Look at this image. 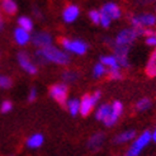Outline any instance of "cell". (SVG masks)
I'll return each mask as SVG.
<instances>
[{"label":"cell","mask_w":156,"mask_h":156,"mask_svg":"<svg viewBox=\"0 0 156 156\" xmlns=\"http://www.w3.org/2000/svg\"><path fill=\"white\" fill-rule=\"evenodd\" d=\"M36 58L41 64H56L60 66H65L70 64V55L65 50H61L53 44H50L47 47L43 48H37L36 51Z\"/></svg>","instance_id":"6da1fadb"},{"label":"cell","mask_w":156,"mask_h":156,"mask_svg":"<svg viewBox=\"0 0 156 156\" xmlns=\"http://www.w3.org/2000/svg\"><path fill=\"white\" fill-rule=\"evenodd\" d=\"M144 30L145 28H133V27L124 28L117 33V36L114 37V40H112L109 46L119 44V46H128V47H131L138 37L144 36Z\"/></svg>","instance_id":"7a4b0ae2"},{"label":"cell","mask_w":156,"mask_h":156,"mask_svg":"<svg viewBox=\"0 0 156 156\" xmlns=\"http://www.w3.org/2000/svg\"><path fill=\"white\" fill-rule=\"evenodd\" d=\"M60 44H61L62 50H65L69 53H74L76 56H83V55L88 52V48H89L87 42L83 40H77V38L61 37Z\"/></svg>","instance_id":"3957f363"},{"label":"cell","mask_w":156,"mask_h":156,"mask_svg":"<svg viewBox=\"0 0 156 156\" xmlns=\"http://www.w3.org/2000/svg\"><path fill=\"white\" fill-rule=\"evenodd\" d=\"M152 141V135L150 131H144L141 135L133 138V142L131 144V146L128 147V150L126 151L124 156H140L146 146Z\"/></svg>","instance_id":"277c9868"},{"label":"cell","mask_w":156,"mask_h":156,"mask_svg":"<svg viewBox=\"0 0 156 156\" xmlns=\"http://www.w3.org/2000/svg\"><path fill=\"white\" fill-rule=\"evenodd\" d=\"M129 23L133 28H152L156 24V15L152 13L132 14L129 17Z\"/></svg>","instance_id":"5b68a950"},{"label":"cell","mask_w":156,"mask_h":156,"mask_svg":"<svg viewBox=\"0 0 156 156\" xmlns=\"http://www.w3.org/2000/svg\"><path fill=\"white\" fill-rule=\"evenodd\" d=\"M100 95H102V93H100L99 90L95 91V93H93V94H85L83 97V99H81V102H80L79 113H81V115H84V117L89 115L93 109H94L95 104L99 102Z\"/></svg>","instance_id":"8992f818"},{"label":"cell","mask_w":156,"mask_h":156,"mask_svg":"<svg viewBox=\"0 0 156 156\" xmlns=\"http://www.w3.org/2000/svg\"><path fill=\"white\" fill-rule=\"evenodd\" d=\"M50 95L52 99H55L58 104L65 105L67 102V95H69V88L66 83L61 84H55L50 88Z\"/></svg>","instance_id":"52a82bcc"},{"label":"cell","mask_w":156,"mask_h":156,"mask_svg":"<svg viewBox=\"0 0 156 156\" xmlns=\"http://www.w3.org/2000/svg\"><path fill=\"white\" fill-rule=\"evenodd\" d=\"M17 60L19 66L24 70V71L29 75H36L38 73V67L34 64V61L30 58V56L26 52V51H20L17 55Z\"/></svg>","instance_id":"ba28073f"},{"label":"cell","mask_w":156,"mask_h":156,"mask_svg":"<svg viewBox=\"0 0 156 156\" xmlns=\"http://www.w3.org/2000/svg\"><path fill=\"white\" fill-rule=\"evenodd\" d=\"M80 17V8L76 4H67L61 13L62 22L66 24H73Z\"/></svg>","instance_id":"9c48e42d"},{"label":"cell","mask_w":156,"mask_h":156,"mask_svg":"<svg viewBox=\"0 0 156 156\" xmlns=\"http://www.w3.org/2000/svg\"><path fill=\"white\" fill-rule=\"evenodd\" d=\"M30 42H32L37 48H43L50 44H53V37L51 33L46 32V30H38V32L32 34Z\"/></svg>","instance_id":"30bf717a"},{"label":"cell","mask_w":156,"mask_h":156,"mask_svg":"<svg viewBox=\"0 0 156 156\" xmlns=\"http://www.w3.org/2000/svg\"><path fill=\"white\" fill-rule=\"evenodd\" d=\"M100 13L107 15L109 19L112 20H118L122 18V9L121 6L117 4V3H113V2H108V3H104L100 8Z\"/></svg>","instance_id":"8fae6325"},{"label":"cell","mask_w":156,"mask_h":156,"mask_svg":"<svg viewBox=\"0 0 156 156\" xmlns=\"http://www.w3.org/2000/svg\"><path fill=\"white\" fill-rule=\"evenodd\" d=\"M122 113H123V104L121 102H118V100H115V102L112 104L111 112H109V114L107 115V118L103 121V123L107 127H113L114 124L118 122Z\"/></svg>","instance_id":"7c38bea8"},{"label":"cell","mask_w":156,"mask_h":156,"mask_svg":"<svg viewBox=\"0 0 156 156\" xmlns=\"http://www.w3.org/2000/svg\"><path fill=\"white\" fill-rule=\"evenodd\" d=\"M13 38H14L15 43L20 46V47H23V46H27L30 42L32 34H30V32H28V30L23 29L20 27H17L13 30Z\"/></svg>","instance_id":"4fadbf2b"},{"label":"cell","mask_w":156,"mask_h":156,"mask_svg":"<svg viewBox=\"0 0 156 156\" xmlns=\"http://www.w3.org/2000/svg\"><path fill=\"white\" fill-rule=\"evenodd\" d=\"M104 140H105V135L103 132H98V133L93 135L89 141H88V149L90 151H98L102 149V146L104 144Z\"/></svg>","instance_id":"5bb4252c"},{"label":"cell","mask_w":156,"mask_h":156,"mask_svg":"<svg viewBox=\"0 0 156 156\" xmlns=\"http://www.w3.org/2000/svg\"><path fill=\"white\" fill-rule=\"evenodd\" d=\"M0 8L5 15L13 17L18 13V3L15 0H2L0 2Z\"/></svg>","instance_id":"9a60e30c"},{"label":"cell","mask_w":156,"mask_h":156,"mask_svg":"<svg viewBox=\"0 0 156 156\" xmlns=\"http://www.w3.org/2000/svg\"><path fill=\"white\" fill-rule=\"evenodd\" d=\"M136 137V131L135 129H128V131H124L121 132L119 135H117L114 138V144L117 145H123V144H127L129 141H133V138Z\"/></svg>","instance_id":"2e32d148"},{"label":"cell","mask_w":156,"mask_h":156,"mask_svg":"<svg viewBox=\"0 0 156 156\" xmlns=\"http://www.w3.org/2000/svg\"><path fill=\"white\" fill-rule=\"evenodd\" d=\"M17 23H18V27L28 30V32H30V33L33 32L34 22H33L32 17H28V15H20V17H18V19H17Z\"/></svg>","instance_id":"e0dca14e"},{"label":"cell","mask_w":156,"mask_h":156,"mask_svg":"<svg viewBox=\"0 0 156 156\" xmlns=\"http://www.w3.org/2000/svg\"><path fill=\"white\" fill-rule=\"evenodd\" d=\"M100 62L107 67V69H122L119 66V62L117 60L115 55H104L100 57Z\"/></svg>","instance_id":"ac0fdd59"},{"label":"cell","mask_w":156,"mask_h":156,"mask_svg":"<svg viewBox=\"0 0 156 156\" xmlns=\"http://www.w3.org/2000/svg\"><path fill=\"white\" fill-rule=\"evenodd\" d=\"M145 37V43L150 47H156V29L151 28H145L144 30V36Z\"/></svg>","instance_id":"d6986e66"},{"label":"cell","mask_w":156,"mask_h":156,"mask_svg":"<svg viewBox=\"0 0 156 156\" xmlns=\"http://www.w3.org/2000/svg\"><path fill=\"white\" fill-rule=\"evenodd\" d=\"M42 144H43V135L41 133H36L27 140V146L29 149H38V147L42 146Z\"/></svg>","instance_id":"ffe728a7"},{"label":"cell","mask_w":156,"mask_h":156,"mask_svg":"<svg viewBox=\"0 0 156 156\" xmlns=\"http://www.w3.org/2000/svg\"><path fill=\"white\" fill-rule=\"evenodd\" d=\"M111 109H112V104H102V105H99V108L97 109V113H95V118L98 121H104L107 118V115L109 114V112H111Z\"/></svg>","instance_id":"44dd1931"},{"label":"cell","mask_w":156,"mask_h":156,"mask_svg":"<svg viewBox=\"0 0 156 156\" xmlns=\"http://www.w3.org/2000/svg\"><path fill=\"white\" fill-rule=\"evenodd\" d=\"M151 107H152V100L150 98H141L135 105L137 112H146V111H149Z\"/></svg>","instance_id":"7402d4cb"},{"label":"cell","mask_w":156,"mask_h":156,"mask_svg":"<svg viewBox=\"0 0 156 156\" xmlns=\"http://www.w3.org/2000/svg\"><path fill=\"white\" fill-rule=\"evenodd\" d=\"M108 73V69L102 64V62H98V64L94 65V67H93V76L95 77V79H100V77L105 76Z\"/></svg>","instance_id":"603a6c76"},{"label":"cell","mask_w":156,"mask_h":156,"mask_svg":"<svg viewBox=\"0 0 156 156\" xmlns=\"http://www.w3.org/2000/svg\"><path fill=\"white\" fill-rule=\"evenodd\" d=\"M67 109L71 115H76L80 111V100L77 99H71L67 102Z\"/></svg>","instance_id":"cb8c5ba5"},{"label":"cell","mask_w":156,"mask_h":156,"mask_svg":"<svg viewBox=\"0 0 156 156\" xmlns=\"http://www.w3.org/2000/svg\"><path fill=\"white\" fill-rule=\"evenodd\" d=\"M107 75H108V79H109V80H113V81L122 80V79H123L122 69H108Z\"/></svg>","instance_id":"d4e9b609"},{"label":"cell","mask_w":156,"mask_h":156,"mask_svg":"<svg viewBox=\"0 0 156 156\" xmlns=\"http://www.w3.org/2000/svg\"><path fill=\"white\" fill-rule=\"evenodd\" d=\"M77 75L75 71H71V70H67V71H65L64 74H62V80H64V83L66 84H70V83H75L77 80Z\"/></svg>","instance_id":"484cf974"},{"label":"cell","mask_w":156,"mask_h":156,"mask_svg":"<svg viewBox=\"0 0 156 156\" xmlns=\"http://www.w3.org/2000/svg\"><path fill=\"white\" fill-rule=\"evenodd\" d=\"M88 17H89V19H90V22L93 23V24L99 26V23H100V10L99 9H91V10H89Z\"/></svg>","instance_id":"4316f807"},{"label":"cell","mask_w":156,"mask_h":156,"mask_svg":"<svg viewBox=\"0 0 156 156\" xmlns=\"http://www.w3.org/2000/svg\"><path fill=\"white\" fill-rule=\"evenodd\" d=\"M145 73L149 77H156V62H152V61H147V65H146V69H145Z\"/></svg>","instance_id":"83f0119b"},{"label":"cell","mask_w":156,"mask_h":156,"mask_svg":"<svg viewBox=\"0 0 156 156\" xmlns=\"http://www.w3.org/2000/svg\"><path fill=\"white\" fill-rule=\"evenodd\" d=\"M12 79L9 76H5V75H0V88L3 89H9L12 87Z\"/></svg>","instance_id":"f1b7e54d"},{"label":"cell","mask_w":156,"mask_h":156,"mask_svg":"<svg viewBox=\"0 0 156 156\" xmlns=\"http://www.w3.org/2000/svg\"><path fill=\"white\" fill-rule=\"evenodd\" d=\"M112 22L113 20L109 19L107 15L100 13V23H99V26H102L103 28H109V27H111V24H112Z\"/></svg>","instance_id":"f546056e"},{"label":"cell","mask_w":156,"mask_h":156,"mask_svg":"<svg viewBox=\"0 0 156 156\" xmlns=\"http://www.w3.org/2000/svg\"><path fill=\"white\" fill-rule=\"evenodd\" d=\"M12 108H13L12 102H9V100H5V102L2 103V107H0V112H2V113H8V112L12 111Z\"/></svg>","instance_id":"4dcf8cb0"},{"label":"cell","mask_w":156,"mask_h":156,"mask_svg":"<svg viewBox=\"0 0 156 156\" xmlns=\"http://www.w3.org/2000/svg\"><path fill=\"white\" fill-rule=\"evenodd\" d=\"M36 98H37V90H36V88H32L29 91V95H28V102H34Z\"/></svg>","instance_id":"1f68e13d"},{"label":"cell","mask_w":156,"mask_h":156,"mask_svg":"<svg viewBox=\"0 0 156 156\" xmlns=\"http://www.w3.org/2000/svg\"><path fill=\"white\" fill-rule=\"evenodd\" d=\"M5 27V19H4V13L0 8V32H3V29Z\"/></svg>","instance_id":"d6a6232c"},{"label":"cell","mask_w":156,"mask_h":156,"mask_svg":"<svg viewBox=\"0 0 156 156\" xmlns=\"http://www.w3.org/2000/svg\"><path fill=\"white\" fill-rule=\"evenodd\" d=\"M33 17H34V18H37V19H41V18L43 17L41 9H38L37 6H34V8H33Z\"/></svg>","instance_id":"836d02e7"},{"label":"cell","mask_w":156,"mask_h":156,"mask_svg":"<svg viewBox=\"0 0 156 156\" xmlns=\"http://www.w3.org/2000/svg\"><path fill=\"white\" fill-rule=\"evenodd\" d=\"M149 61H152V62H156V47H155V50L151 52V55H150V57H149Z\"/></svg>","instance_id":"e575fe53"},{"label":"cell","mask_w":156,"mask_h":156,"mask_svg":"<svg viewBox=\"0 0 156 156\" xmlns=\"http://www.w3.org/2000/svg\"><path fill=\"white\" fill-rule=\"evenodd\" d=\"M151 135H152V141H154V142H156V127H155L154 132H151Z\"/></svg>","instance_id":"d590c367"},{"label":"cell","mask_w":156,"mask_h":156,"mask_svg":"<svg viewBox=\"0 0 156 156\" xmlns=\"http://www.w3.org/2000/svg\"><path fill=\"white\" fill-rule=\"evenodd\" d=\"M146 3H156V0H146Z\"/></svg>","instance_id":"8d00e7d4"}]
</instances>
